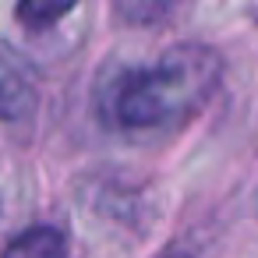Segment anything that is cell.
<instances>
[{
  "label": "cell",
  "instance_id": "1",
  "mask_svg": "<svg viewBox=\"0 0 258 258\" xmlns=\"http://www.w3.org/2000/svg\"><path fill=\"white\" fill-rule=\"evenodd\" d=\"M216 82H219L216 53L195 43H180L170 46L152 64H135L106 75L96 92L99 117L120 131L173 127L212 96Z\"/></svg>",
  "mask_w": 258,
  "mask_h": 258
},
{
  "label": "cell",
  "instance_id": "2",
  "mask_svg": "<svg viewBox=\"0 0 258 258\" xmlns=\"http://www.w3.org/2000/svg\"><path fill=\"white\" fill-rule=\"evenodd\" d=\"M36 106V78L32 68L0 39V117H25Z\"/></svg>",
  "mask_w": 258,
  "mask_h": 258
},
{
  "label": "cell",
  "instance_id": "3",
  "mask_svg": "<svg viewBox=\"0 0 258 258\" xmlns=\"http://www.w3.org/2000/svg\"><path fill=\"white\" fill-rule=\"evenodd\" d=\"M64 254H68V240L50 223H39V226L25 230L4 251V258H64Z\"/></svg>",
  "mask_w": 258,
  "mask_h": 258
},
{
  "label": "cell",
  "instance_id": "4",
  "mask_svg": "<svg viewBox=\"0 0 258 258\" xmlns=\"http://www.w3.org/2000/svg\"><path fill=\"white\" fill-rule=\"evenodd\" d=\"M64 11H68V4H60V8H50V4H22V8H18V18H25V22H36V18L53 22V18H60Z\"/></svg>",
  "mask_w": 258,
  "mask_h": 258
},
{
  "label": "cell",
  "instance_id": "5",
  "mask_svg": "<svg viewBox=\"0 0 258 258\" xmlns=\"http://www.w3.org/2000/svg\"><path fill=\"white\" fill-rule=\"evenodd\" d=\"M163 258H187V254H180V251H170V254H163Z\"/></svg>",
  "mask_w": 258,
  "mask_h": 258
}]
</instances>
